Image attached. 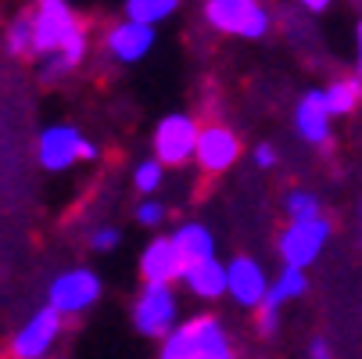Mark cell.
<instances>
[{
	"label": "cell",
	"instance_id": "1",
	"mask_svg": "<svg viewBox=\"0 0 362 359\" xmlns=\"http://www.w3.org/2000/svg\"><path fill=\"white\" fill-rule=\"evenodd\" d=\"M162 355L165 359H226L230 341L212 317H197L165 334Z\"/></svg>",
	"mask_w": 362,
	"mask_h": 359
},
{
	"label": "cell",
	"instance_id": "2",
	"mask_svg": "<svg viewBox=\"0 0 362 359\" xmlns=\"http://www.w3.org/2000/svg\"><path fill=\"white\" fill-rule=\"evenodd\" d=\"M209 22L223 33H237V36H262L269 29L266 11L258 8V0H209L204 8Z\"/></svg>",
	"mask_w": 362,
	"mask_h": 359
},
{
	"label": "cell",
	"instance_id": "3",
	"mask_svg": "<svg viewBox=\"0 0 362 359\" xmlns=\"http://www.w3.org/2000/svg\"><path fill=\"white\" fill-rule=\"evenodd\" d=\"M197 137H201V130L194 126L190 115H169L154 130V155L165 166H183L187 159H194Z\"/></svg>",
	"mask_w": 362,
	"mask_h": 359
},
{
	"label": "cell",
	"instance_id": "4",
	"mask_svg": "<svg viewBox=\"0 0 362 359\" xmlns=\"http://www.w3.org/2000/svg\"><path fill=\"white\" fill-rule=\"evenodd\" d=\"M136 331L147 338H165L176 324V298L169 291V284H147V291L140 295L136 309H133Z\"/></svg>",
	"mask_w": 362,
	"mask_h": 359
},
{
	"label": "cell",
	"instance_id": "5",
	"mask_svg": "<svg viewBox=\"0 0 362 359\" xmlns=\"http://www.w3.org/2000/svg\"><path fill=\"white\" fill-rule=\"evenodd\" d=\"M327 234H330V227H327V220H320V216H316V220H294V227L280 237V255H284V263L305 270V266L320 255Z\"/></svg>",
	"mask_w": 362,
	"mask_h": 359
},
{
	"label": "cell",
	"instance_id": "6",
	"mask_svg": "<svg viewBox=\"0 0 362 359\" xmlns=\"http://www.w3.org/2000/svg\"><path fill=\"white\" fill-rule=\"evenodd\" d=\"M33 22H36V40H33L36 55L62 50V43H65L69 33L76 29V18H72V11H69L65 0H43L40 11L33 15Z\"/></svg>",
	"mask_w": 362,
	"mask_h": 359
},
{
	"label": "cell",
	"instance_id": "7",
	"mask_svg": "<svg viewBox=\"0 0 362 359\" xmlns=\"http://www.w3.org/2000/svg\"><path fill=\"white\" fill-rule=\"evenodd\" d=\"M100 295V280L90 270H72L62 273L54 284H50V305L58 313H79L86 305H93V298Z\"/></svg>",
	"mask_w": 362,
	"mask_h": 359
},
{
	"label": "cell",
	"instance_id": "8",
	"mask_svg": "<svg viewBox=\"0 0 362 359\" xmlns=\"http://www.w3.org/2000/svg\"><path fill=\"white\" fill-rule=\"evenodd\" d=\"M237 155H240V140H237L230 130H223V126L201 130V137H197V151H194V159H197L201 169L223 173V169H230V166L237 162Z\"/></svg>",
	"mask_w": 362,
	"mask_h": 359
},
{
	"label": "cell",
	"instance_id": "9",
	"mask_svg": "<svg viewBox=\"0 0 362 359\" xmlns=\"http://www.w3.org/2000/svg\"><path fill=\"white\" fill-rule=\"evenodd\" d=\"M58 331H62V313L50 305V309L36 313V317L18 331V338H15V345H11V355H18V359H36V355H43V352L50 348V341L58 338Z\"/></svg>",
	"mask_w": 362,
	"mask_h": 359
},
{
	"label": "cell",
	"instance_id": "10",
	"mask_svg": "<svg viewBox=\"0 0 362 359\" xmlns=\"http://www.w3.org/2000/svg\"><path fill=\"white\" fill-rule=\"evenodd\" d=\"M140 270H144L147 284H173V280L183 277L187 259L180 255V248H176L173 237H158V241H151V244H147Z\"/></svg>",
	"mask_w": 362,
	"mask_h": 359
},
{
	"label": "cell",
	"instance_id": "11",
	"mask_svg": "<svg viewBox=\"0 0 362 359\" xmlns=\"http://www.w3.org/2000/svg\"><path fill=\"white\" fill-rule=\"evenodd\" d=\"M83 159V137L72 126H54L40 137V162L43 169H69L72 162Z\"/></svg>",
	"mask_w": 362,
	"mask_h": 359
},
{
	"label": "cell",
	"instance_id": "12",
	"mask_svg": "<svg viewBox=\"0 0 362 359\" xmlns=\"http://www.w3.org/2000/svg\"><path fill=\"white\" fill-rule=\"evenodd\" d=\"M151 43H154V29L147 22H136V18H129L108 33V50L119 62H140L151 50Z\"/></svg>",
	"mask_w": 362,
	"mask_h": 359
},
{
	"label": "cell",
	"instance_id": "13",
	"mask_svg": "<svg viewBox=\"0 0 362 359\" xmlns=\"http://www.w3.org/2000/svg\"><path fill=\"white\" fill-rule=\"evenodd\" d=\"M226 273H230V295L240 305H258L266 298L269 284H266V273H262V266H258L255 259H233L226 266Z\"/></svg>",
	"mask_w": 362,
	"mask_h": 359
},
{
	"label": "cell",
	"instance_id": "14",
	"mask_svg": "<svg viewBox=\"0 0 362 359\" xmlns=\"http://www.w3.org/2000/svg\"><path fill=\"white\" fill-rule=\"evenodd\" d=\"M183 280H187L190 291L201 295V298H219L223 291H230V273L212 259V255H209V259H194V263H187Z\"/></svg>",
	"mask_w": 362,
	"mask_h": 359
},
{
	"label": "cell",
	"instance_id": "15",
	"mask_svg": "<svg viewBox=\"0 0 362 359\" xmlns=\"http://www.w3.org/2000/svg\"><path fill=\"white\" fill-rule=\"evenodd\" d=\"M298 133L313 144H323L330 137V108L327 93H305L298 105Z\"/></svg>",
	"mask_w": 362,
	"mask_h": 359
},
{
	"label": "cell",
	"instance_id": "16",
	"mask_svg": "<svg viewBox=\"0 0 362 359\" xmlns=\"http://www.w3.org/2000/svg\"><path fill=\"white\" fill-rule=\"evenodd\" d=\"M176 248H180V255L187 263H194V259H209L212 255V234L204 230L201 223H187V227H180L176 230Z\"/></svg>",
	"mask_w": 362,
	"mask_h": 359
},
{
	"label": "cell",
	"instance_id": "17",
	"mask_svg": "<svg viewBox=\"0 0 362 359\" xmlns=\"http://www.w3.org/2000/svg\"><path fill=\"white\" fill-rule=\"evenodd\" d=\"M323 93H327L330 115H348V112L358 108V101H362V83H358V79H341V83H334L330 90H323Z\"/></svg>",
	"mask_w": 362,
	"mask_h": 359
},
{
	"label": "cell",
	"instance_id": "18",
	"mask_svg": "<svg viewBox=\"0 0 362 359\" xmlns=\"http://www.w3.org/2000/svg\"><path fill=\"white\" fill-rule=\"evenodd\" d=\"M305 291V273H301V266H287L284 270V277L276 280V284H269V291H266V305H280L287 302V298H298Z\"/></svg>",
	"mask_w": 362,
	"mask_h": 359
},
{
	"label": "cell",
	"instance_id": "19",
	"mask_svg": "<svg viewBox=\"0 0 362 359\" xmlns=\"http://www.w3.org/2000/svg\"><path fill=\"white\" fill-rule=\"evenodd\" d=\"M176 4H180V0H126V15L136 18V22L154 25V22L169 18L176 11Z\"/></svg>",
	"mask_w": 362,
	"mask_h": 359
},
{
	"label": "cell",
	"instance_id": "20",
	"mask_svg": "<svg viewBox=\"0 0 362 359\" xmlns=\"http://www.w3.org/2000/svg\"><path fill=\"white\" fill-rule=\"evenodd\" d=\"M33 40H36V22L29 15H18L8 29V47L15 55H25V50H33Z\"/></svg>",
	"mask_w": 362,
	"mask_h": 359
},
{
	"label": "cell",
	"instance_id": "21",
	"mask_svg": "<svg viewBox=\"0 0 362 359\" xmlns=\"http://www.w3.org/2000/svg\"><path fill=\"white\" fill-rule=\"evenodd\" d=\"M83 50H86V36H83V29L76 25V29L69 33V40L62 43V55H58V65H50L47 72H58V69H69V65H76V62L83 58Z\"/></svg>",
	"mask_w": 362,
	"mask_h": 359
},
{
	"label": "cell",
	"instance_id": "22",
	"mask_svg": "<svg viewBox=\"0 0 362 359\" xmlns=\"http://www.w3.org/2000/svg\"><path fill=\"white\" fill-rule=\"evenodd\" d=\"M287 209H291V216L294 220H316L320 216V209H316V198L313 194H291V201H287Z\"/></svg>",
	"mask_w": 362,
	"mask_h": 359
},
{
	"label": "cell",
	"instance_id": "23",
	"mask_svg": "<svg viewBox=\"0 0 362 359\" xmlns=\"http://www.w3.org/2000/svg\"><path fill=\"white\" fill-rule=\"evenodd\" d=\"M162 166H165V162L158 159V162H144V166L136 169V187H140L144 194H151L154 187L162 183Z\"/></svg>",
	"mask_w": 362,
	"mask_h": 359
},
{
	"label": "cell",
	"instance_id": "24",
	"mask_svg": "<svg viewBox=\"0 0 362 359\" xmlns=\"http://www.w3.org/2000/svg\"><path fill=\"white\" fill-rule=\"evenodd\" d=\"M162 216H165V209L158 201H144L140 205V212H136V220L144 223V227H154V223H162Z\"/></svg>",
	"mask_w": 362,
	"mask_h": 359
},
{
	"label": "cell",
	"instance_id": "25",
	"mask_svg": "<svg viewBox=\"0 0 362 359\" xmlns=\"http://www.w3.org/2000/svg\"><path fill=\"white\" fill-rule=\"evenodd\" d=\"M119 244V234L115 230H97L93 234V248H100V251H108V248H115Z\"/></svg>",
	"mask_w": 362,
	"mask_h": 359
},
{
	"label": "cell",
	"instance_id": "26",
	"mask_svg": "<svg viewBox=\"0 0 362 359\" xmlns=\"http://www.w3.org/2000/svg\"><path fill=\"white\" fill-rule=\"evenodd\" d=\"M262 334H273L276 331V305H262V320H258Z\"/></svg>",
	"mask_w": 362,
	"mask_h": 359
},
{
	"label": "cell",
	"instance_id": "27",
	"mask_svg": "<svg viewBox=\"0 0 362 359\" xmlns=\"http://www.w3.org/2000/svg\"><path fill=\"white\" fill-rule=\"evenodd\" d=\"M255 162H258V166H262V169H269V166L276 162V151H273L269 144H262V147H258V151H255Z\"/></svg>",
	"mask_w": 362,
	"mask_h": 359
},
{
	"label": "cell",
	"instance_id": "28",
	"mask_svg": "<svg viewBox=\"0 0 362 359\" xmlns=\"http://www.w3.org/2000/svg\"><path fill=\"white\" fill-rule=\"evenodd\" d=\"M330 4V0H305V8H313V11H323Z\"/></svg>",
	"mask_w": 362,
	"mask_h": 359
},
{
	"label": "cell",
	"instance_id": "29",
	"mask_svg": "<svg viewBox=\"0 0 362 359\" xmlns=\"http://www.w3.org/2000/svg\"><path fill=\"white\" fill-rule=\"evenodd\" d=\"M313 355H316V359H320V355H327V345H323V341H316V345H313Z\"/></svg>",
	"mask_w": 362,
	"mask_h": 359
},
{
	"label": "cell",
	"instance_id": "30",
	"mask_svg": "<svg viewBox=\"0 0 362 359\" xmlns=\"http://www.w3.org/2000/svg\"><path fill=\"white\" fill-rule=\"evenodd\" d=\"M358 72H362V25H358Z\"/></svg>",
	"mask_w": 362,
	"mask_h": 359
}]
</instances>
